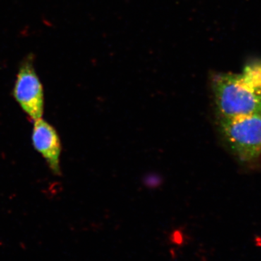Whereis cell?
Segmentation results:
<instances>
[{
	"mask_svg": "<svg viewBox=\"0 0 261 261\" xmlns=\"http://www.w3.org/2000/svg\"><path fill=\"white\" fill-rule=\"evenodd\" d=\"M221 118L261 113V62L246 65L239 74H222L214 81Z\"/></svg>",
	"mask_w": 261,
	"mask_h": 261,
	"instance_id": "1",
	"label": "cell"
},
{
	"mask_svg": "<svg viewBox=\"0 0 261 261\" xmlns=\"http://www.w3.org/2000/svg\"><path fill=\"white\" fill-rule=\"evenodd\" d=\"M221 132L242 161L257 159L261 153V113L221 118Z\"/></svg>",
	"mask_w": 261,
	"mask_h": 261,
	"instance_id": "2",
	"label": "cell"
},
{
	"mask_svg": "<svg viewBox=\"0 0 261 261\" xmlns=\"http://www.w3.org/2000/svg\"><path fill=\"white\" fill-rule=\"evenodd\" d=\"M34 63V57L29 56L19 66L13 95L25 114L35 121L44 114V92Z\"/></svg>",
	"mask_w": 261,
	"mask_h": 261,
	"instance_id": "3",
	"label": "cell"
},
{
	"mask_svg": "<svg viewBox=\"0 0 261 261\" xmlns=\"http://www.w3.org/2000/svg\"><path fill=\"white\" fill-rule=\"evenodd\" d=\"M32 141L33 146L55 174H61V139L56 128L42 118L34 121Z\"/></svg>",
	"mask_w": 261,
	"mask_h": 261,
	"instance_id": "4",
	"label": "cell"
}]
</instances>
